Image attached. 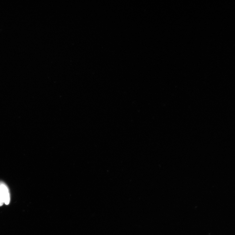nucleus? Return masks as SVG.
I'll list each match as a JSON object with an SVG mask.
<instances>
[{"label": "nucleus", "instance_id": "f257e3e1", "mask_svg": "<svg viewBox=\"0 0 235 235\" xmlns=\"http://www.w3.org/2000/svg\"><path fill=\"white\" fill-rule=\"evenodd\" d=\"M5 189L2 185L0 184V207L5 203Z\"/></svg>", "mask_w": 235, "mask_h": 235}]
</instances>
